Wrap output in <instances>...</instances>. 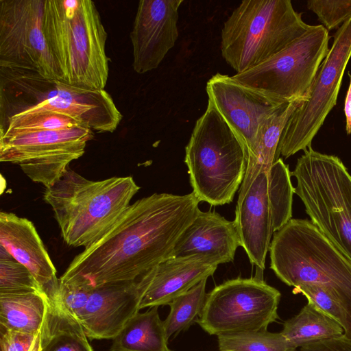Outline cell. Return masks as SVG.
Wrapping results in <instances>:
<instances>
[{
    "label": "cell",
    "mask_w": 351,
    "mask_h": 351,
    "mask_svg": "<svg viewBox=\"0 0 351 351\" xmlns=\"http://www.w3.org/2000/svg\"><path fill=\"white\" fill-rule=\"evenodd\" d=\"M307 7L328 30L337 27L351 18V0H309Z\"/></svg>",
    "instance_id": "32"
},
{
    "label": "cell",
    "mask_w": 351,
    "mask_h": 351,
    "mask_svg": "<svg viewBox=\"0 0 351 351\" xmlns=\"http://www.w3.org/2000/svg\"><path fill=\"white\" fill-rule=\"evenodd\" d=\"M206 89L208 102L224 119L247 154V174L255 165L263 123L283 104H276L236 82L232 76L219 73L208 80Z\"/></svg>",
    "instance_id": "14"
},
{
    "label": "cell",
    "mask_w": 351,
    "mask_h": 351,
    "mask_svg": "<svg viewBox=\"0 0 351 351\" xmlns=\"http://www.w3.org/2000/svg\"><path fill=\"white\" fill-rule=\"evenodd\" d=\"M199 203L193 192L154 193L136 200L104 236L73 259L60 282L94 288L136 280L171 256L195 219Z\"/></svg>",
    "instance_id": "1"
},
{
    "label": "cell",
    "mask_w": 351,
    "mask_h": 351,
    "mask_svg": "<svg viewBox=\"0 0 351 351\" xmlns=\"http://www.w3.org/2000/svg\"><path fill=\"white\" fill-rule=\"evenodd\" d=\"M158 306L138 312L112 339L110 351H171Z\"/></svg>",
    "instance_id": "22"
},
{
    "label": "cell",
    "mask_w": 351,
    "mask_h": 351,
    "mask_svg": "<svg viewBox=\"0 0 351 351\" xmlns=\"http://www.w3.org/2000/svg\"><path fill=\"white\" fill-rule=\"evenodd\" d=\"M182 0H141L130 36L132 66L143 74L158 67L173 47L179 33V8Z\"/></svg>",
    "instance_id": "15"
},
{
    "label": "cell",
    "mask_w": 351,
    "mask_h": 351,
    "mask_svg": "<svg viewBox=\"0 0 351 351\" xmlns=\"http://www.w3.org/2000/svg\"><path fill=\"white\" fill-rule=\"evenodd\" d=\"M136 280L92 288L80 323L90 339H113L139 312Z\"/></svg>",
    "instance_id": "19"
},
{
    "label": "cell",
    "mask_w": 351,
    "mask_h": 351,
    "mask_svg": "<svg viewBox=\"0 0 351 351\" xmlns=\"http://www.w3.org/2000/svg\"><path fill=\"white\" fill-rule=\"evenodd\" d=\"M295 351H298V350H295ZM298 351H299V350H298Z\"/></svg>",
    "instance_id": "37"
},
{
    "label": "cell",
    "mask_w": 351,
    "mask_h": 351,
    "mask_svg": "<svg viewBox=\"0 0 351 351\" xmlns=\"http://www.w3.org/2000/svg\"><path fill=\"white\" fill-rule=\"evenodd\" d=\"M330 36L322 25H311L301 37L266 62L232 77L282 105L308 99L313 82L328 51Z\"/></svg>",
    "instance_id": "9"
},
{
    "label": "cell",
    "mask_w": 351,
    "mask_h": 351,
    "mask_svg": "<svg viewBox=\"0 0 351 351\" xmlns=\"http://www.w3.org/2000/svg\"><path fill=\"white\" fill-rule=\"evenodd\" d=\"M45 0H0V67L59 79L43 32Z\"/></svg>",
    "instance_id": "13"
},
{
    "label": "cell",
    "mask_w": 351,
    "mask_h": 351,
    "mask_svg": "<svg viewBox=\"0 0 351 351\" xmlns=\"http://www.w3.org/2000/svg\"><path fill=\"white\" fill-rule=\"evenodd\" d=\"M43 32L59 80L104 90L109 73L107 32L90 0H45Z\"/></svg>",
    "instance_id": "2"
},
{
    "label": "cell",
    "mask_w": 351,
    "mask_h": 351,
    "mask_svg": "<svg viewBox=\"0 0 351 351\" xmlns=\"http://www.w3.org/2000/svg\"><path fill=\"white\" fill-rule=\"evenodd\" d=\"M294 294L301 293L326 315L336 321L343 329V336L351 339V317L344 308L329 293L321 288L302 285L293 287Z\"/></svg>",
    "instance_id": "31"
},
{
    "label": "cell",
    "mask_w": 351,
    "mask_h": 351,
    "mask_svg": "<svg viewBox=\"0 0 351 351\" xmlns=\"http://www.w3.org/2000/svg\"><path fill=\"white\" fill-rule=\"evenodd\" d=\"M281 294L261 278H237L207 293L195 322L210 335L267 329L278 318Z\"/></svg>",
    "instance_id": "10"
},
{
    "label": "cell",
    "mask_w": 351,
    "mask_h": 351,
    "mask_svg": "<svg viewBox=\"0 0 351 351\" xmlns=\"http://www.w3.org/2000/svg\"><path fill=\"white\" fill-rule=\"evenodd\" d=\"M299 351H351V339L343 335L306 345Z\"/></svg>",
    "instance_id": "35"
},
{
    "label": "cell",
    "mask_w": 351,
    "mask_h": 351,
    "mask_svg": "<svg viewBox=\"0 0 351 351\" xmlns=\"http://www.w3.org/2000/svg\"><path fill=\"white\" fill-rule=\"evenodd\" d=\"M94 132L84 127L0 136V161L18 165L33 182L53 185L83 156Z\"/></svg>",
    "instance_id": "12"
},
{
    "label": "cell",
    "mask_w": 351,
    "mask_h": 351,
    "mask_svg": "<svg viewBox=\"0 0 351 351\" xmlns=\"http://www.w3.org/2000/svg\"><path fill=\"white\" fill-rule=\"evenodd\" d=\"M193 193L199 202L221 206L232 202L247 169V154L216 108L208 102L185 147Z\"/></svg>",
    "instance_id": "7"
},
{
    "label": "cell",
    "mask_w": 351,
    "mask_h": 351,
    "mask_svg": "<svg viewBox=\"0 0 351 351\" xmlns=\"http://www.w3.org/2000/svg\"><path fill=\"white\" fill-rule=\"evenodd\" d=\"M291 176L289 166L280 158L274 162L269 171V195L275 232L292 219L294 187Z\"/></svg>",
    "instance_id": "27"
},
{
    "label": "cell",
    "mask_w": 351,
    "mask_h": 351,
    "mask_svg": "<svg viewBox=\"0 0 351 351\" xmlns=\"http://www.w3.org/2000/svg\"><path fill=\"white\" fill-rule=\"evenodd\" d=\"M220 262L211 256H171L136 280L139 309L169 305L201 281L212 276Z\"/></svg>",
    "instance_id": "16"
},
{
    "label": "cell",
    "mask_w": 351,
    "mask_h": 351,
    "mask_svg": "<svg viewBox=\"0 0 351 351\" xmlns=\"http://www.w3.org/2000/svg\"><path fill=\"white\" fill-rule=\"evenodd\" d=\"M206 281L203 280L169 304L170 312L163 321L168 339L186 330L199 317L206 302Z\"/></svg>",
    "instance_id": "26"
},
{
    "label": "cell",
    "mask_w": 351,
    "mask_h": 351,
    "mask_svg": "<svg viewBox=\"0 0 351 351\" xmlns=\"http://www.w3.org/2000/svg\"><path fill=\"white\" fill-rule=\"evenodd\" d=\"M1 351H40V332L26 333L1 328Z\"/></svg>",
    "instance_id": "34"
},
{
    "label": "cell",
    "mask_w": 351,
    "mask_h": 351,
    "mask_svg": "<svg viewBox=\"0 0 351 351\" xmlns=\"http://www.w3.org/2000/svg\"><path fill=\"white\" fill-rule=\"evenodd\" d=\"M293 350L306 345L343 336V328L308 302L283 324L280 332Z\"/></svg>",
    "instance_id": "24"
},
{
    "label": "cell",
    "mask_w": 351,
    "mask_h": 351,
    "mask_svg": "<svg viewBox=\"0 0 351 351\" xmlns=\"http://www.w3.org/2000/svg\"><path fill=\"white\" fill-rule=\"evenodd\" d=\"M139 189L131 176L93 181L69 167L45 188L43 199L53 210L64 241L86 248L112 228Z\"/></svg>",
    "instance_id": "4"
},
{
    "label": "cell",
    "mask_w": 351,
    "mask_h": 351,
    "mask_svg": "<svg viewBox=\"0 0 351 351\" xmlns=\"http://www.w3.org/2000/svg\"><path fill=\"white\" fill-rule=\"evenodd\" d=\"M36 112L69 116L97 133L113 132L122 119L105 89L76 87L35 71L0 67V123Z\"/></svg>",
    "instance_id": "3"
},
{
    "label": "cell",
    "mask_w": 351,
    "mask_h": 351,
    "mask_svg": "<svg viewBox=\"0 0 351 351\" xmlns=\"http://www.w3.org/2000/svg\"><path fill=\"white\" fill-rule=\"evenodd\" d=\"M291 176L311 221L351 261V175L341 160L311 146Z\"/></svg>",
    "instance_id": "8"
},
{
    "label": "cell",
    "mask_w": 351,
    "mask_h": 351,
    "mask_svg": "<svg viewBox=\"0 0 351 351\" xmlns=\"http://www.w3.org/2000/svg\"><path fill=\"white\" fill-rule=\"evenodd\" d=\"M234 223L252 264L263 271L274 231L269 195V171H260L245 196L237 200Z\"/></svg>",
    "instance_id": "17"
},
{
    "label": "cell",
    "mask_w": 351,
    "mask_h": 351,
    "mask_svg": "<svg viewBox=\"0 0 351 351\" xmlns=\"http://www.w3.org/2000/svg\"><path fill=\"white\" fill-rule=\"evenodd\" d=\"M75 127L86 128L69 116L53 112H36L15 115L0 123V136L35 130H65Z\"/></svg>",
    "instance_id": "29"
},
{
    "label": "cell",
    "mask_w": 351,
    "mask_h": 351,
    "mask_svg": "<svg viewBox=\"0 0 351 351\" xmlns=\"http://www.w3.org/2000/svg\"><path fill=\"white\" fill-rule=\"evenodd\" d=\"M351 58V18L337 30L329 51L322 62L309 93L293 112L282 132L277 156L285 158L306 151L337 104L343 73Z\"/></svg>",
    "instance_id": "11"
},
{
    "label": "cell",
    "mask_w": 351,
    "mask_h": 351,
    "mask_svg": "<svg viewBox=\"0 0 351 351\" xmlns=\"http://www.w3.org/2000/svg\"><path fill=\"white\" fill-rule=\"evenodd\" d=\"M48 302V298L41 292L0 293L1 328L39 333Z\"/></svg>",
    "instance_id": "23"
},
{
    "label": "cell",
    "mask_w": 351,
    "mask_h": 351,
    "mask_svg": "<svg viewBox=\"0 0 351 351\" xmlns=\"http://www.w3.org/2000/svg\"><path fill=\"white\" fill-rule=\"evenodd\" d=\"M92 288L64 285L60 282L59 298L69 314L80 322Z\"/></svg>",
    "instance_id": "33"
},
{
    "label": "cell",
    "mask_w": 351,
    "mask_h": 351,
    "mask_svg": "<svg viewBox=\"0 0 351 351\" xmlns=\"http://www.w3.org/2000/svg\"><path fill=\"white\" fill-rule=\"evenodd\" d=\"M350 77V84L347 91L345 104H344V113L346 115V131L347 134H351V74L348 72Z\"/></svg>",
    "instance_id": "36"
},
{
    "label": "cell",
    "mask_w": 351,
    "mask_h": 351,
    "mask_svg": "<svg viewBox=\"0 0 351 351\" xmlns=\"http://www.w3.org/2000/svg\"><path fill=\"white\" fill-rule=\"evenodd\" d=\"M81 324L72 317L59 297L49 300L40 330V351H94Z\"/></svg>",
    "instance_id": "21"
},
{
    "label": "cell",
    "mask_w": 351,
    "mask_h": 351,
    "mask_svg": "<svg viewBox=\"0 0 351 351\" xmlns=\"http://www.w3.org/2000/svg\"><path fill=\"white\" fill-rule=\"evenodd\" d=\"M240 239L234 223L215 212L199 210L178 240L171 256L202 255L220 263L234 261Z\"/></svg>",
    "instance_id": "20"
},
{
    "label": "cell",
    "mask_w": 351,
    "mask_h": 351,
    "mask_svg": "<svg viewBox=\"0 0 351 351\" xmlns=\"http://www.w3.org/2000/svg\"><path fill=\"white\" fill-rule=\"evenodd\" d=\"M219 351H295L281 332L267 329L217 336Z\"/></svg>",
    "instance_id": "28"
},
{
    "label": "cell",
    "mask_w": 351,
    "mask_h": 351,
    "mask_svg": "<svg viewBox=\"0 0 351 351\" xmlns=\"http://www.w3.org/2000/svg\"><path fill=\"white\" fill-rule=\"evenodd\" d=\"M311 26L290 0H245L223 23L221 56L241 73L284 50Z\"/></svg>",
    "instance_id": "6"
},
{
    "label": "cell",
    "mask_w": 351,
    "mask_h": 351,
    "mask_svg": "<svg viewBox=\"0 0 351 351\" xmlns=\"http://www.w3.org/2000/svg\"><path fill=\"white\" fill-rule=\"evenodd\" d=\"M305 101L296 99L282 105L263 123L259 134L255 165L252 169L245 175L239 188L237 200L245 196L258 173L268 172L274 162L278 159L277 149L283 129L293 112Z\"/></svg>",
    "instance_id": "25"
},
{
    "label": "cell",
    "mask_w": 351,
    "mask_h": 351,
    "mask_svg": "<svg viewBox=\"0 0 351 351\" xmlns=\"http://www.w3.org/2000/svg\"><path fill=\"white\" fill-rule=\"evenodd\" d=\"M0 293H44L34 276L0 246Z\"/></svg>",
    "instance_id": "30"
},
{
    "label": "cell",
    "mask_w": 351,
    "mask_h": 351,
    "mask_svg": "<svg viewBox=\"0 0 351 351\" xmlns=\"http://www.w3.org/2000/svg\"><path fill=\"white\" fill-rule=\"evenodd\" d=\"M269 251L270 268L282 282L321 288L351 317V261L311 220L291 219L274 233Z\"/></svg>",
    "instance_id": "5"
},
{
    "label": "cell",
    "mask_w": 351,
    "mask_h": 351,
    "mask_svg": "<svg viewBox=\"0 0 351 351\" xmlns=\"http://www.w3.org/2000/svg\"><path fill=\"white\" fill-rule=\"evenodd\" d=\"M0 246L29 269L50 301L58 298L60 280L56 269L31 221L1 211Z\"/></svg>",
    "instance_id": "18"
}]
</instances>
